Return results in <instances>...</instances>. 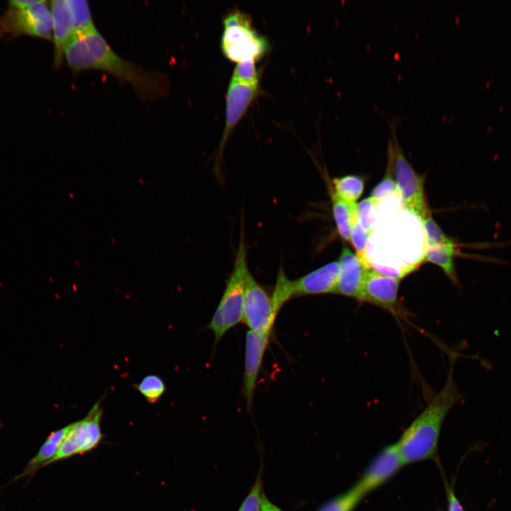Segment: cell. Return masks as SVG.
Returning <instances> with one entry per match:
<instances>
[{
  "instance_id": "obj_31",
  "label": "cell",
  "mask_w": 511,
  "mask_h": 511,
  "mask_svg": "<svg viewBox=\"0 0 511 511\" xmlns=\"http://www.w3.org/2000/svg\"><path fill=\"white\" fill-rule=\"evenodd\" d=\"M38 1L39 0H13L9 1V6L18 9H25L36 4Z\"/></svg>"
},
{
  "instance_id": "obj_30",
  "label": "cell",
  "mask_w": 511,
  "mask_h": 511,
  "mask_svg": "<svg viewBox=\"0 0 511 511\" xmlns=\"http://www.w3.org/2000/svg\"><path fill=\"white\" fill-rule=\"evenodd\" d=\"M449 511H464L461 503L452 490H449L448 495Z\"/></svg>"
},
{
  "instance_id": "obj_24",
  "label": "cell",
  "mask_w": 511,
  "mask_h": 511,
  "mask_svg": "<svg viewBox=\"0 0 511 511\" xmlns=\"http://www.w3.org/2000/svg\"><path fill=\"white\" fill-rule=\"evenodd\" d=\"M379 202L370 197L366 198L357 203L356 213L358 220L363 229L370 234L377 220L376 205Z\"/></svg>"
},
{
  "instance_id": "obj_11",
  "label": "cell",
  "mask_w": 511,
  "mask_h": 511,
  "mask_svg": "<svg viewBox=\"0 0 511 511\" xmlns=\"http://www.w3.org/2000/svg\"><path fill=\"white\" fill-rule=\"evenodd\" d=\"M400 280V278L380 273L370 267L366 275L359 301L373 304L397 314Z\"/></svg>"
},
{
  "instance_id": "obj_1",
  "label": "cell",
  "mask_w": 511,
  "mask_h": 511,
  "mask_svg": "<svg viewBox=\"0 0 511 511\" xmlns=\"http://www.w3.org/2000/svg\"><path fill=\"white\" fill-rule=\"evenodd\" d=\"M64 57L74 72L97 70L128 83L143 101L165 97L170 90L166 75L148 71L112 50L97 29L75 36L64 50Z\"/></svg>"
},
{
  "instance_id": "obj_15",
  "label": "cell",
  "mask_w": 511,
  "mask_h": 511,
  "mask_svg": "<svg viewBox=\"0 0 511 511\" xmlns=\"http://www.w3.org/2000/svg\"><path fill=\"white\" fill-rule=\"evenodd\" d=\"M53 18V40L55 45V61L60 64L64 50L75 38V34L66 0L50 2Z\"/></svg>"
},
{
  "instance_id": "obj_6",
  "label": "cell",
  "mask_w": 511,
  "mask_h": 511,
  "mask_svg": "<svg viewBox=\"0 0 511 511\" xmlns=\"http://www.w3.org/2000/svg\"><path fill=\"white\" fill-rule=\"evenodd\" d=\"M27 35L46 40H53V18L50 8L45 1L25 9L9 6L0 16V35Z\"/></svg>"
},
{
  "instance_id": "obj_18",
  "label": "cell",
  "mask_w": 511,
  "mask_h": 511,
  "mask_svg": "<svg viewBox=\"0 0 511 511\" xmlns=\"http://www.w3.org/2000/svg\"><path fill=\"white\" fill-rule=\"evenodd\" d=\"M331 200V211L337 232L340 237L350 241V231L352 221L356 216L357 203L347 202L338 197L329 188Z\"/></svg>"
},
{
  "instance_id": "obj_7",
  "label": "cell",
  "mask_w": 511,
  "mask_h": 511,
  "mask_svg": "<svg viewBox=\"0 0 511 511\" xmlns=\"http://www.w3.org/2000/svg\"><path fill=\"white\" fill-rule=\"evenodd\" d=\"M101 417L102 409L100 404L96 402L86 417L72 423L57 453L48 465L97 448L103 438L101 429Z\"/></svg>"
},
{
  "instance_id": "obj_19",
  "label": "cell",
  "mask_w": 511,
  "mask_h": 511,
  "mask_svg": "<svg viewBox=\"0 0 511 511\" xmlns=\"http://www.w3.org/2000/svg\"><path fill=\"white\" fill-rule=\"evenodd\" d=\"M329 187L340 199L347 202L356 203L363 194L364 181L358 175H345L334 178Z\"/></svg>"
},
{
  "instance_id": "obj_12",
  "label": "cell",
  "mask_w": 511,
  "mask_h": 511,
  "mask_svg": "<svg viewBox=\"0 0 511 511\" xmlns=\"http://www.w3.org/2000/svg\"><path fill=\"white\" fill-rule=\"evenodd\" d=\"M404 465L397 444L385 448L352 488L364 497L391 478Z\"/></svg>"
},
{
  "instance_id": "obj_21",
  "label": "cell",
  "mask_w": 511,
  "mask_h": 511,
  "mask_svg": "<svg viewBox=\"0 0 511 511\" xmlns=\"http://www.w3.org/2000/svg\"><path fill=\"white\" fill-rule=\"evenodd\" d=\"M363 498L351 488L347 493L326 501L316 511H353Z\"/></svg>"
},
{
  "instance_id": "obj_26",
  "label": "cell",
  "mask_w": 511,
  "mask_h": 511,
  "mask_svg": "<svg viewBox=\"0 0 511 511\" xmlns=\"http://www.w3.org/2000/svg\"><path fill=\"white\" fill-rule=\"evenodd\" d=\"M260 74L255 61L238 62L231 77V81L245 85L258 87Z\"/></svg>"
},
{
  "instance_id": "obj_5",
  "label": "cell",
  "mask_w": 511,
  "mask_h": 511,
  "mask_svg": "<svg viewBox=\"0 0 511 511\" xmlns=\"http://www.w3.org/2000/svg\"><path fill=\"white\" fill-rule=\"evenodd\" d=\"M390 138L388 145V158L392 163L399 196L405 208L422 220L430 215L427 207L424 177L417 174L405 157L397 136V119L389 122Z\"/></svg>"
},
{
  "instance_id": "obj_10",
  "label": "cell",
  "mask_w": 511,
  "mask_h": 511,
  "mask_svg": "<svg viewBox=\"0 0 511 511\" xmlns=\"http://www.w3.org/2000/svg\"><path fill=\"white\" fill-rule=\"evenodd\" d=\"M271 333L248 330L246 334L243 394L246 408L251 412L258 378Z\"/></svg>"
},
{
  "instance_id": "obj_28",
  "label": "cell",
  "mask_w": 511,
  "mask_h": 511,
  "mask_svg": "<svg viewBox=\"0 0 511 511\" xmlns=\"http://www.w3.org/2000/svg\"><path fill=\"white\" fill-rule=\"evenodd\" d=\"M370 234L361 226L357 214L353 219L350 231V242L356 250V254L362 260H366V251Z\"/></svg>"
},
{
  "instance_id": "obj_23",
  "label": "cell",
  "mask_w": 511,
  "mask_h": 511,
  "mask_svg": "<svg viewBox=\"0 0 511 511\" xmlns=\"http://www.w3.org/2000/svg\"><path fill=\"white\" fill-rule=\"evenodd\" d=\"M135 388L150 403L157 402L165 390L163 380L156 375L145 376Z\"/></svg>"
},
{
  "instance_id": "obj_20",
  "label": "cell",
  "mask_w": 511,
  "mask_h": 511,
  "mask_svg": "<svg viewBox=\"0 0 511 511\" xmlns=\"http://www.w3.org/2000/svg\"><path fill=\"white\" fill-rule=\"evenodd\" d=\"M66 1L75 36L84 35L97 29L87 1L66 0Z\"/></svg>"
},
{
  "instance_id": "obj_16",
  "label": "cell",
  "mask_w": 511,
  "mask_h": 511,
  "mask_svg": "<svg viewBox=\"0 0 511 511\" xmlns=\"http://www.w3.org/2000/svg\"><path fill=\"white\" fill-rule=\"evenodd\" d=\"M72 424L53 432L47 437L36 455L29 461L20 477L29 476L41 467L45 466L55 457Z\"/></svg>"
},
{
  "instance_id": "obj_4",
  "label": "cell",
  "mask_w": 511,
  "mask_h": 511,
  "mask_svg": "<svg viewBox=\"0 0 511 511\" xmlns=\"http://www.w3.org/2000/svg\"><path fill=\"white\" fill-rule=\"evenodd\" d=\"M221 47L233 62L257 61L268 51V40L252 26L251 17L239 10L229 12L223 19Z\"/></svg>"
},
{
  "instance_id": "obj_22",
  "label": "cell",
  "mask_w": 511,
  "mask_h": 511,
  "mask_svg": "<svg viewBox=\"0 0 511 511\" xmlns=\"http://www.w3.org/2000/svg\"><path fill=\"white\" fill-rule=\"evenodd\" d=\"M421 221L424 233L425 246L457 244L443 232L431 214Z\"/></svg>"
},
{
  "instance_id": "obj_14",
  "label": "cell",
  "mask_w": 511,
  "mask_h": 511,
  "mask_svg": "<svg viewBox=\"0 0 511 511\" xmlns=\"http://www.w3.org/2000/svg\"><path fill=\"white\" fill-rule=\"evenodd\" d=\"M339 269V262L334 260L292 280L293 298L334 293Z\"/></svg>"
},
{
  "instance_id": "obj_3",
  "label": "cell",
  "mask_w": 511,
  "mask_h": 511,
  "mask_svg": "<svg viewBox=\"0 0 511 511\" xmlns=\"http://www.w3.org/2000/svg\"><path fill=\"white\" fill-rule=\"evenodd\" d=\"M248 272L247 248L242 226L232 271L227 280L221 300L208 324V328L214 336V344H216L229 329L242 321L243 303Z\"/></svg>"
},
{
  "instance_id": "obj_9",
  "label": "cell",
  "mask_w": 511,
  "mask_h": 511,
  "mask_svg": "<svg viewBox=\"0 0 511 511\" xmlns=\"http://www.w3.org/2000/svg\"><path fill=\"white\" fill-rule=\"evenodd\" d=\"M258 94V87L245 85L231 80L226 93L224 128L216 158L215 171L216 173L220 171L221 158L226 141Z\"/></svg>"
},
{
  "instance_id": "obj_2",
  "label": "cell",
  "mask_w": 511,
  "mask_h": 511,
  "mask_svg": "<svg viewBox=\"0 0 511 511\" xmlns=\"http://www.w3.org/2000/svg\"><path fill=\"white\" fill-rule=\"evenodd\" d=\"M457 353L449 356V370L441 390L405 431L396 443L404 465L432 458L444 420L461 398L454 380V365Z\"/></svg>"
},
{
  "instance_id": "obj_17",
  "label": "cell",
  "mask_w": 511,
  "mask_h": 511,
  "mask_svg": "<svg viewBox=\"0 0 511 511\" xmlns=\"http://www.w3.org/2000/svg\"><path fill=\"white\" fill-rule=\"evenodd\" d=\"M456 245H440L425 246L424 258L439 266L449 280L456 285H458L454 258L459 254Z\"/></svg>"
},
{
  "instance_id": "obj_13",
  "label": "cell",
  "mask_w": 511,
  "mask_h": 511,
  "mask_svg": "<svg viewBox=\"0 0 511 511\" xmlns=\"http://www.w3.org/2000/svg\"><path fill=\"white\" fill-rule=\"evenodd\" d=\"M338 262L339 269L334 293L359 301L370 265L345 245L341 249Z\"/></svg>"
},
{
  "instance_id": "obj_29",
  "label": "cell",
  "mask_w": 511,
  "mask_h": 511,
  "mask_svg": "<svg viewBox=\"0 0 511 511\" xmlns=\"http://www.w3.org/2000/svg\"><path fill=\"white\" fill-rule=\"evenodd\" d=\"M260 511H284L275 504L272 502L265 495V492L262 494Z\"/></svg>"
},
{
  "instance_id": "obj_8",
  "label": "cell",
  "mask_w": 511,
  "mask_h": 511,
  "mask_svg": "<svg viewBox=\"0 0 511 511\" xmlns=\"http://www.w3.org/2000/svg\"><path fill=\"white\" fill-rule=\"evenodd\" d=\"M278 314L272 296L249 271L246 282L242 321L249 330L272 334Z\"/></svg>"
},
{
  "instance_id": "obj_25",
  "label": "cell",
  "mask_w": 511,
  "mask_h": 511,
  "mask_svg": "<svg viewBox=\"0 0 511 511\" xmlns=\"http://www.w3.org/2000/svg\"><path fill=\"white\" fill-rule=\"evenodd\" d=\"M263 468L262 461L256 478L237 511H260L261 498L264 492L262 479Z\"/></svg>"
},
{
  "instance_id": "obj_27",
  "label": "cell",
  "mask_w": 511,
  "mask_h": 511,
  "mask_svg": "<svg viewBox=\"0 0 511 511\" xmlns=\"http://www.w3.org/2000/svg\"><path fill=\"white\" fill-rule=\"evenodd\" d=\"M392 176V163L390 159L388 158L385 177L375 187H374L370 197L379 202L381 199L389 196H392L394 194L399 196L397 184Z\"/></svg>"
}]
</instances>
